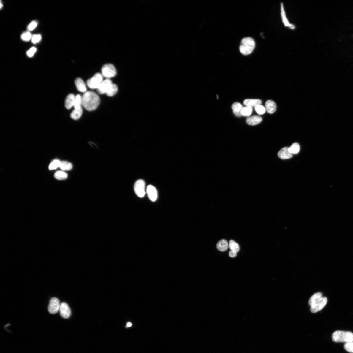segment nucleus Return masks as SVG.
Returning a JSON list of instances; mask_svg holds the SVG:
<instances>
[{
	"label": "nucleus",
	"mask_w": 353,
	"mask_h": 353,
	"mask_svg": "<svg viewBox=\"0 0 353 353\" xmlns=\"http://www.w3.org/2000/svg\"><path fill=\"white\" fill-rule=\"evenodd\" d=\"M326 297H323L321 293H317L314 294L311 297L309 301V304L311 307H314L318 305L324 300Z\"/></svg>",
	"instance_id": "8"
},
{
	"label": "nucleus",
	"mask_w": 353,
	"mask_h": 353,
	"mask_svg": "<svg viewBox=\"0 0 353 353\" xmlns=\"http://www.w3.org/2000/svg\"><path fill=\"white\" fill-rule=\"evenodd\" d=\"M288 150L292 154H297L300 151V145L298 143H294L290 147L288 148Z\"/></svg>",
	"instance_id": "22"
},
{
	"label": "nucleus",
	"mask_w": 353,
	"mask_h": 353,
	"mask_svg": "<svg viewBox=\"0 0 353 353\" xmlns=\"http://www.w3.org/2000/svg\"><path fill=\"white\" fill-rule=\"evenodd\" d=\"M32 37V34L29 31L24 32L21 35L22 40L26 42H28L31 40Z\"/></svg>",
	"instance_id": "29"
},
{
	"label": "nucleus",
	"mask_w": 353,
	"mask_h": 353,
	"mask_svg": "<svg viewBox=\"0 0 353 353\" xmlns=\"http://www.w3.org/2000/svg\"><path fill=\"white\" fill-rule=\"evenodd\" d=\"M281 11L282 18L283 21L285 26L286 27H289L292 29L295 28V26L293 25L290 24L289 21H288L286 17L285 12L284 10L283 4H282L281 5Z\"/></svg>",
	"instance_id": "18"
},
{
	"label": "nucleus",
	"mask_w": 353,
	"mask_h": 353,
	"mask_svg": "<svg viewBox=\"0 0 353 353\" xmlns=\"http://www.w3.org/2000/svg\"><path fill=\"white\" fill-rule=\"evenodd\" d=\"M76 88L80 92L85 93L87 90L85 83L81 78H77L75 80Z\"/></svg>",
	"instance_id": "17"
},
{
	"label": "nucleus",
	"mask_w": 353,
	"mask_h": 353,
	"mask_svg": "<svg viewBox=\"0 0 353 353\" xmlns=\"http://www.w3.org/2000/svg\"><path fill=\"white\" fill-rule=\"evenodd\" d=\"M118 91V88L117 86L115 84H113L106 94L107 95L109 96H112L115 94Z\"/></svg>",
	"instance_id": "26"
},
{
	"label": "nucleus",
	"mask_w": 353,
	"mask_h": 353,
	"mask_svg": "<svg viewBox=\"0 0 353 353\" xmlns=\"http://www.w3.org/2000/svg\"><path fill=\"white\" fill-rule=\"evenodd\" d=\"M216 246L219 251H224L227 250L229 246L227 241L225 239H222L218 242Z\"/></svg>",
	"instance_id": "20"
},
{
	"label": "nucleus",
	"mask_w": 353,
	"mask_h": 353,
	"mask_svg": "<svg viewBox=\"0 0 353 353\" xmlns=\"http://www.w3.org/2000/svg\"><path fill=\"white\" fill-rule=\"evenodd\" d=\"M262 121V118L260 116L254 115L248 117L246 121L248 125L254 126L259 124Z\"/></svg>",
	"instance_id": "13"
},
{
	"label": "nucleus",
	"mask_w": 353,
	"mask_h": 353,
	"mask_svg": "<svg viewBox=\"0 0 353 353\" xmlns=\"http://www.w3.org/2000/svg\"><path fill=\"white\" fill-rule=\"evenodd\" d=\"M265 109L267 112L270 114H273L276 111L277 106L276 103L271 100H268L265 103Z\"/></svg>",
	"instance_id": "14"
},
{
	"label": "nucleus",
	"mask_w": 353,
	"mask_h": 353,
	"mask_svg": "<svg viewBox=\"0 0 353 353\" xmlns=\"http://www.w3.org/2000/svg\"><path fill=\"white\" fill-rule=\"evenodd\" d=\"M83 105L87 110H94L98 107L100 102L99 96L92 91H87L82 96Z\"/></svg>",
	"instance_id": "1"
},
{
	"label": "nucleus",
	"mask_w": 353,
	"mask_h": 353,
	"mask_svg": "<svg viewBox=\"0 0 353 353\" xmlns=\"http://www.w3.org/2000/svg\"><path fill=\"white\" fill-rule=\"evenodd\" d=\"M229 247L231 251H234L236 252L239 251L240 247L239 245L234 240L230 241Z\"/></svg>",
	"instance_id": "28"
},
{
	"label": "nucleus",
	"mask_w": 353,
	"mask_h": 353,
	"mask_svg": "<svg viewBox=\"0 0 353 353\" xmlns=\"http://www.w3.org/2000/svg\"><path fill=\"white\" fill-rule=\"evenodd\" d=\"M38 25V22L36 21H32L28 26L27 29L28 31H31L34 30L37 27Z\"/></svg>",
	"instance_id": "35"
},
{
	"label": "nucleus",
	"mask_w": 353,
	"mask_h": 353,
	"mask_svg": "<svg viewBox=\"0 0 353 353\" xmlns=\"http://www.w3.org/2000/svg\"><path fill=\"white\" fill-rule=\"evenodd\" d=\"M82 113L83 109L82 108L78 110L74 109L71 113L70 116L71 118L73 119L76 120L80 118Z\"/></svg>",
	"instance_id": "24"
},
{
	"label": "nucleus",
	"mask_w": 353,
	"mask_h": 353,
	"mask_svg": "<svg viewBox=\"0 0 353 353\" xmlns=\"http://www.w3.org/2000/svg\"><path fill=\"white\" fill-rule=\"evenodd\" d=\"M256 112L259 115H262L265 114L266 110L264 106L262 105H259L255 107Z\"/></svg>",
	"instance_id": "32"
},
{
	"label": "nucleus",
	"mask_w": 353,
	"mask_h": 353,
	"mask_svg": "<svg viewBox=\"0 0 353 353\" xmlns=\"http://www.w3.org/2000/svg\"><path fill=\"white\" fill-rule=\"evenodd\" d=\"M61 162L58 160H54L50 165L49 168L50 170H53L56 169L60 167Z\"/></svg>",
	"instance_id": "30"
},
{
	"label": "nucleus",
	"mask_w": 353,
	"mask_h": 353,
	"mask_svg": "<svg viewBox=\"0 0 353 353\" xmlns=\"http://www.w3.org/2000/svg\"><path fill=\"white\" fill-rule=\"evenodd\" d=\"M127 326H126V327H130L132 325V324L130 322H128L127 324Z\"/></svg>",
	"instance_id": "37"
},
{
	"label": "nucleus",
	"mask_w": 353,
	"mask_h": 353,
	"mask_svg": "<svg viewBox=\"0 0 353 353\" xmlns=\"http://www.w3.org/2000/svg\"><path fill=\"white\" fill-rule=\"evenodd\" d=\"M37 50V49L36 48H35V47H32L27 52L26 54L27 56L31 58L33 57L35 53H36Z\"/></svg>",
	"instance_id": "34"
},
{
	"label": "nucleus",
	"mask_w": 353,
	"mask_h": 353,
	"mask_svg": "<svg viewBox=\"0 0 353 353\" xmlns=\"http://www.w3.org/2000/svg\"><path fill=\"white\" fill-rule=\"evenodd\" d=\"M262 103L261 100L260 99H245L243 102L246 106H250L252 108L261 105Z\"/></svg>",
	"instance_id": "16"
},
{
	"label": "nucleus",
	"mask_w": 353,
	"mask_h": 353,
	"mask_svg": "<svg viewBox=\"0 0 353 353\" xmlns=\"http://www.w3.org/2000/svg\"><path fill=\"white\" fill-rule=\"evenodd\" d=\"M103 76L102 74L96 73L87 82V85L91 89H98L103 81Z\"/></svg>",
	"instance_id": "4"
},
{
	"label": "nucleus",
	"mask_w": 353,
	"mask_h": 353,
	"mask_svg": "<svg viewBox=\"0 0 353 353\" xmlns=\"http://www.w3.org/2000/svg\"><path fill=\"white\" fill-rule=\"evenodd\" d=\"M42 39L41 35L40 34H35L32 35L31 39L32 43L36 44L41 41Z\"/></svg>",
	"instance_id": "31"
},
{
	"label": "nucleus",
	"mask_w": 353,
	"mask_h": 353,
	"mask_svg": "<svg viewBox=\"0 0 353 353\" xmlns=\"http://www.w3.org/2000/svg\"><path fill=\"white\" fill-rule=\"evenodd\" d=\"M61 316L65 319L69 318L71 315V311L69 307L65 303H61L59 310Z\"/></svg>",
	"instance_id": "10"
},
{
	"label": "nucleus",
	"mask_w": 353,
	"mask_h": 353,
	"mask_svg": "<svg viewBox=\"0 0 353 353\" xmlns=\"http://www.w3.org/2000/svg\"><path fill=\"white\" fill-rule=\"evenodd\" d=\"M3 7V5L2 4V2H1V9Z\"/></svg>",
	"instance_id": "38"
},
{
	"label": "nucleus",
	"mask_w": 353,
	"mask_h": 353,
	"mask_svg": "<svg viewBox=\"0 0 353 353\" xmlns=\"http://www.w3.org/2000/svg\"><path fill=\"white\" fill-rule=\"evenodd\" d=\"M236 255H237V252L234 251H231L229 252V255L231 257H235L236 256Z\"/></svg>",
	"instance_id": "36"
},
{
	"label": "nucleus",
	"mask_w": 353,
	"mask_h": 353,
	"mask_svg": "<svg viewBox=\"0 0 353 353\" xmlns=\"http://www.w3.org/2000/svg\"><path fill=\"white\" fill-rule=\"evenodd\" d=\"M147 193L149 198L152 202H155L157 198L158 194L156 189L153 186L149 185L147 189Z\"/></svg>",
	"instance_id": "11"
},
{
	"label": "nucleus",
	"mask_w": 353,
	"mask_h": 353,
	"mask_svg": "<svg viewBox=\"0 0 353 353\" xmlns=\"http://www.w3.org/2000/svg\"><path fill=\"white\" fill-rule=\"evenodd\" d=\"M112 81L109 79H106L103 81L97 90L98 92L101 94H105L108 91L112 85Z\"/></svg>",
	"instance_id": "9"
},
{
	"label": "nucleus",
	"mask_w": 353,
	"mask_h": 353,
	"mask_svg": "<svg viewBox=\"0 0 353 353\" xmlns=\"http://www.w3.org/2000/svg\"><path fill=\"white\" fill-rule=\"evenodd\" d=\"M82 105H83L82 96L80 95H77L75 96L73 107L75 109L78 110L82 108Z\"/></svg>",
	"instance_id": "21"
},
{
	"label": "nucleus",
	"mask_w": 353,
	"mask_h": 353,
	"mask_svg": "<svg viewBox=\"0 0 353 353\" xmlns=\"http://www.w3.org/2000/svg\"><path fill=\"white\" fill-rule=\"evenodd\" d=\"M59 167L63 171H69L72 169L73 167L72 163L66 161L61 162Z\"/></svg>",
	"instance_id": "23"
},
{
	"label": "nucleus",
	"mask_w": 353,
	"mask_h": 353,
	"mask_svg": "<svg viewBox=\"0 0 353 353\" xmlns=\"http://www.w3.org/2000/svg\"><path fill=\"white\" fill-rule=\"evenodd\" d=\"M61 304L60 301L56 297H53L50 301L48 306V312L51 314H55L59 311Z\"/></svg>",
	"instance_id": "7"
},
{
	"label": "nucleus",
	"mask_w": 353,
	"mask_h": 353,
	"mask_svg": "<svg viewBox=\"0 0 353 353\" xmlns=\"http://www.w3.org/2000/svg\"><path fill=\"white\" fill-rule=\"evenodd\" d=\"M102 76L108 79L115 77L116 74V70L115 66L111 64H106L102 69Z\"/></svg>",
	"instance_id": "5"
},
{
	"label": "nucleus",
	"mask_w": 353,
	"mask_h": 353,
	"mask_svg": "<svg viewBox=\"0 0 353 353\" xmlns=\"http://www.w3.org/2000/svg\"><path fill=\"white\" fill-rule=\"evenodd\" d=\"M243 108L240 103L235 102L232 105V108L233 113L235 115L238 117H240L242 116L241 115V111Z\"/></svg>",
	"instance_id": "15"
},
{
	"label": "nucleus",
	"mask_w": 353,
	"mask_h": 353,
	"mask_svg": "<svg viewBox=\"0 0 353 353\" xmlns=\"http://www.w3.org/2000/svg\"><path fill=\"white\" fill-rule=\"evenodd\" d=\"M344 348L346 350L350 353H353V341L345 343Z\"/></svg>",
	"instance_id": "33"
},
{
	"label": "nucleus",
	"mask_w": 353,
	"mask_h": 353,
	"mask_svg": "<svg viewBox=\"0 0 353 353\" xmlns=\"http://www.w3.org/2000/svg\"><path fill=\"white\" fill-rule=\"evenodd\" d=\"M135 192L138 197H143L145 194V181L140 179L136 181L134 185Z\"/></svg>",
	"instance_id": "6"
},
{
	"label": "nucleus",
	"mask_w": 353,
	"mask_h": 353,
	"mask_svg": "<svg viewBox=\"0 0 353 353\" xmlns=\"http://www.w3.org/2000/svg\"><path fill=\"white\" fill-rule=\"evenodd\" d=\"M333 341L335 342L348 343L353 341V333L350 332L337 331L333 333Z\"/></svg>",
	"instance_id": "3"
},
{
	"label": "nucleus",
	"mask_w": 353,
	"mask_h": 353,
	"mask_svg": "<svg viewBox=\"0 0 353 353\" xmlns=\"http://www.w3.org/2000/svg\"><path fill=\"white\" fill-rule=\"evenodd\" d=\"M278 156L281 159H289L293 157V155L288 150L287 147H284L278 152Z\"/></svg>",
	"instance_id": "12"
},
{
	"label": "nucleus",
	"mask_w": 353,
	"mask_h": 353,
	"mask_svg": "<svg viewBox=\"0 0 353 353\" xmlns=\"http://www.w3.org/2000/svg\"><path fill=\"white\" fill-rule=\"evenodd\" d=\"M75 96L70 94L67 96L65 102V107L67 109H70L74 106Z\"/></svg>",
	"instance_id": "19"
},
{
	"label": "nucleus",
	"mask_w": 353,
	"mask_h": 353,
	"mask_svg": "<svg viewBox=\"0 0 353 353\" xmlns=\"http://www.w3.org/2000/svg\"><path fill=\"white\" fill-rule=\"evenodd\" d=\"M252 111L253 109L251 107L246 106L243 108L241 112V115L242 116L245 117H250L252 114Z\"/></svg>",
	"instance_id": "25"
},
{
	"label": "nucleus",
	"mask_w": 353,
	"mask_h": 353,
	"mask_svg": "<svg viewBox=\"0 0 353 353\" xmlns=\"http://www.w3.org/2000/svg\"><path fill=\"white\" fill-rule=\"evenodd\" d=\"M255 46V43L253 39L250 37H246L241 40L239 50L242 54L246 56L251 54Z\"/></svg>",
	"instance_id": "2"
},
{
	"label": "nucleus",
	"mask_w": 353,
	"mask_h": 353,
	"mask_svg": "<svg viewBox=\"0 0 353 353\" xmlns=\"http://www.w3.org/2000/svg\"><path fill=\"white\" fill-rule=\"evenodd\" d=\"M54 176L57 180H64L67 178L68 175L63 171H58L55 173Z\"/></svg>",
	"instance_id": "27"
},
{
	"label": "nucleus",
	"mask_w": 353,
	"mask_h": 353,
	"mask_svg": "<svg viewBox=\"0 0 353 353\" xmlns=\"http://www.w3.org/2000/svg\"><path fill=\"white\" fill-rule=\"evenodd\" d=\"M217 99H218V95H217Z\"/></svg>",
	"instance_id": "39"
}]
</instances>
